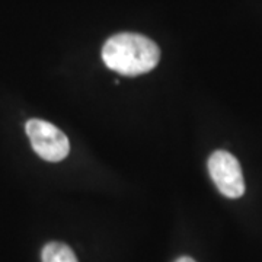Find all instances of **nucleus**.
Here are the masks:
<instances>
[{
  "instance_id": "obj_1",
  "label": "nucleus",
  "mask_w": 262,
  "mask_h": 262,
  "mask_svg": "<svg viewBox=\"0 0 262 262\" xmlns=\"http://www.w3.org/2000/svg\"><path fill=\"white\" fill-rule=\"evenodd\" d=\"M160 58V50L150 38L121 32L111 37L102 48V60L108 69L122 76H139L151 72Z\"/></svg>"
},
{
  "instance_id": "obj_2",
  "label": "nucleus",
  "mask_w": 262,
  "mask_h": 262,
  "mask_svg": "<svg viewBox=\"0 0 262 262\" xmlns=\"http://www.w3.org/2000/svg\"><path fill=\"white\" fill-rule=\"evenodd\" d=\"M32 149L41 159L47 162H60L67 158L70 143L63 131L51 122L44 120H29L25 125Z\"/></svg>"
},
{
  "instance_id": "obj_3",
  "label": "nucleus",
  "mask_w": 262,
  "mask_h": 262,
  "mask_svg": "<svg viewBox=\"0 0 262 262\" xmlns=\"http://www.w3.org/2000/svg\"><path fill=\"white\" fill-rule=\"evenodd\" d=\"M208 173L217 189L227 198H239L245 192L242 168L233 155L217 150L208 158Z\"/></svg>"
},
{
  "instance_id": "obj_4",
  "label": "nucleus",
  "mask_w": 262,
  "mask_h": 262,
  "mask_svg": "<svg viewBox=\"0 0 262 262\" xmlns=\"http://www.w3.org/2000/svg\"><path fill=\"white\" fill-rule=\"evenodd\" d=\"M42 262H77L75 252L70 246L61 242H50L41 253Z\"/></svg>"
},
{
  "instance_id": "obj_5",
  "label": "nucleus",
  "mask_w": 262,
  "mask_h": 262,
  "mask_svg": "<svg viewBox=\"0 0 262 262\" xmlns=\"http://www.w3.org/2000/svg\"><path fill=\"white\" fill-rule=\"evenodd\" d=\"M175 262H195L192 258H189V256H181V258H178Z\"/></svg>"
}]
</instances>
